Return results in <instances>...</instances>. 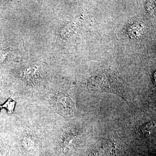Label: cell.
Listing matches in <instances>:
<instances>
[{"mask_svg":"<svg viewBox=\"0 0 156 156\" xmlns=\"http://www.w3.org/2000/svg\"><path fill=\"white\" fill-rule=\"evenodd\" d=\"M88 87L92 91L112 92L126 99L128 88L124 80L114 70L108 69L92 77Z\"/></svg>","mask_w":156,"mask_h":156,"instance_id":"6da1fadb","label":"cell"},{"mask_svg":"<svg viewBox=\"0 0 156 156\" xmlns=\"http://www.w3.org/2000/svg\"><path fill=\"white\" fill-rule=\"evenodd\" d=\"M56 105L58 112L62 115L67 117L74 115L76 112L74 103L68 95L63 94L58 95Z\"/></svg>","mask_w":156,"mask_h":156,"instance_id":"7a4b0ae2","label":"cell"},{"mask_svg":"<svg viewBox=\"0 0 156 156\" xmlns=\"http://www.w3.org/2000/svg\"><path fill=\"white\" fill-rule=\"evenodd\" d=\"M127 29L129 36L132 38H136L141 35L143 29L140 24L134 23L129 25Z\"/></svg>","mask_w":156,"mask_h":156,"instance_id":"3957f363","label":"cell"},{"mask_svg":"<svg viewBox=\"0 0 156 156\" xmlns=\"http://www.w3.org/2000/svg\"><path fill=\"white\" fill-rule=\"evenodd\" d=\"M15 102L12 100H9L4 105V107H5L9 113L12 112L14 108Z\"/></svg>","mask_w":156,"mask_h":156,"instance_id":"277c9868","label":"cell"},{"mask_svg":"<svg viewBox=\"0 0 156 156\" xmlns=\"http://www.w3.org/2000/svg\"><path fill=\"white\" fill-rule=\"evenodd\" d=\"M147 10L149 13H154L155 12V6L154 2H147Z\"/></svg>","mask_w":156,"mask_h":156,"instance_id":"5b68a950","label":"cell"}]
</instances>
